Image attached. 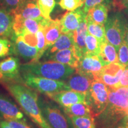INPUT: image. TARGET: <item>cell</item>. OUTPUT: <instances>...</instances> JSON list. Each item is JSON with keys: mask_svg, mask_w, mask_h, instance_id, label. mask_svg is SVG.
I'll return each instance as SVG.
<instances>
[{"mask_svg": "<svg viewBox=\"0 0 128 128\" xmlns=\"http://www.w3.org/2000/svg\"><path fill=\"white\" fill-rule=\"evenodd\" d=\"M4 86L33 122L40 128H52L42 114L39 104V97L34 90L16 82Z\"/></svg>", "mask_w": 128, "mask_h": 128, "instance_id": "cell-1", "label": "cell"}, {"mask_svg": "<svg viewBox=\"0 0 128 128\" xmlns=\"http://www.w3.org/2000/svg\"><path fill=\"white\" fill-rule=\"evenodd\" d=\"M74 48V32L62 33L56 42L50 47L49 54H53L59 50Z\"/></svg>", "mask_w": 128, "mask_h": 128, "instance_id": "cell-24", "label": "cell"}, {"mask_svg": "<svg viewBox=\"0 0 128 128\" xmlns=\"http://www.w3.org/2000/svg\"><path fill=\"white\" fill-rule=\"evenodd\" d=\"M0 117L4 119L25 120L23 113L7 96L0 92Z\"/></svg>", "mask_w": 128, "mask_h": 128, "instance_id": "cell-14", "label": "cell"}, {"mask_svg": "<svg viewBox=\"0 0 128 128\" xmlns=\"http://www.w3.org/2000/svg\"><path fill=\"white\" fill-rule=\"evenodd\" d=\"M113 0H86L83 4L82 8L83 11L87 14L88 11L91 8L99 4H104L108 7L113 2Z\"/></svg>", "mask_w": 128, "mask_h": 128, "instance_id": "cell-35", "label": "cell"}, {"mask_svg": "<svg viewBox=\"0 0 128 128\" xmlns=\"http://www.w3.org/2000/svg\"><path fill=\"white\" fill-rule=\"evenodd\" d=\"M12 82H16L14 80H12L10 78H8L7 76H4L3 74L0 71V83H2V84H8V83H12Z\"/></svg>", "mask_w": 128, "mask_h": 128, "instance_id": "cell-40", "label": "cell"}, {"mask_svg": "<svg viewBox=\"0 0 128 128\" xmlns=\"http://www.w3.org/2000/svg\"><path fill=\"white\" fill-rule=\"evenodd\" d=\"M12 44L6 38H0V58L7 56L12 52Z\"/></svg>", "mask_w": 128, "mask_h": 128, "instance_id": "cell-33", "label": "cell"}, {"mask_svg": "<svg viewBox=\"0 0 128 128\" xmlns=\"http://www.w3.org/2000/svg\"><path fill=\"white\" fill-rule=\"evenodd\" d=\"M39 104L44 118L52 128H73L71 121L55 106L39 99Z\"/></svg>", "mask_w": 128, "mask_h": 128, "instance_id": "cell-6", "label": "cell"}, {"mask_svg": "<svg viewBox=\"0 0 128 128\" xmlns=\"http://www.w3.org/2000/svg\"><path fill=\"white\" fill-rule=\"evenodd\" d=\"M105 66L99 56L87 54L80 59L78 66L76 70L94 80Z\"/></svg>", "mask_w": 128, "mask_h": 128, "instance_id": "cell-7", "label": "cell"}, {"mask_svg": "<svg viewBox=\"0 0 128 128\" xmlns=\"http://www.w3.org/2000/svg\"><path fill=\"white\" fill-rule=\"evenodd\" d=\"M76 71V69L69 65L50 60L21 65L22 72L31 73L37 76L62 81L68 80Z\"/></svg>", "mask_w": 128, "mask_h": 128, "instance_id": "cell-2", "label": "cell"}, {"mask_svg": "<svg viewBox=\"0 0 128 128\" xmlns=\"http://www.w3.org/2000/svg\"><path fill=\"white\" fill-rule=\"evenodd\" d=\"M108 96V87L100 80H92L90 89L86 94V103L90 107L94 118L106 108Z\"/></svg>", "mask_w": 128, "mask_h": 128, "instance_id": "cell-4", "label": "cell"}, {"mask_svg": "<svg viewBox=\"0 0 128 128\" xmlns=\"http://www.w3.org/2000/svg\"><path fill=\"white\" fill-rule=\"evenodd\" d=\"M82 7L72 12H66L60 20L62 33L74 32L77 29L82 19L86 17Z\"/></svg>", "mask_w": 128, "mask_h": 128, "instance_id": "cell-11", "label": "cell"}, {"mask_svg": "<svg viewBox=\"0 0 128 128\" xmlns=\"http://www.w3.org/2000/svg\"><path fill=\"white\" fill-rule=\"evenodd\" d=\"M86 45L87 54L98 56L100 55L101 42L97 38L88 33H87L86 38Z\"/></svg>", "mask_w": 128, "mask_h": 128, "instance_id": "cell-28", "label": "cell"}, {"mask_svg": "<svg viewBox=\"0 0 128 128\" xmlns=\"http://www.w3.org/2000/svg\"><path fill=\"white\" fill-rule=\"evenodd\" d=\"M124 68L125 66L119 62L110 64L106 65L94 79L100 80L109 88L116 89L120 82Z\"/></svg>", "mask_w": 128, "mask_h": 128, "instance_id": "cell-8", "label": "cell"}, {"mask_svg": "<svg viewBox=\"0 0 128 128\" xmlns=\"http://www.w3.org/2000/svg\"><path fill=\"white\" fill-rule=\"evenodd\" d=\"M0 71L14 81L20 77L21 65L18 58L10 56L0 61Z\"/></svg>", "mask_w": 128, "mask_h": 128, "instance_id": "cell-18", "label": "cell"}, {"mask_svg": "<svg viewBox=\"0 0 128 128\" xmlns=\"http://www.w3.org/2000/svg\"><path fill=\"white\" fill-rule=\"evenodd\" d=\"M13 24L14 16L12 12L0 7V38H13Z\"/></svg>", "mask_w": 128, "mask_h": 128, "instance_id": "cell-20", "label": "cell"}, {"mask_svg": "<svg viewBox=\"0 0 128 128\" xmlns=\"http://www.w3.org/2000/svg\"><path fill=\"white\" fill-rule=\"evenodd\" d=\"M106 39L118 49L125 40L128 23L120 12H115L108 17L104 24Z\"/></svg>", "mask_w": 128, "mask_h": 128, "instance_id": "cell-5", "label": "cell"}, {"mask_svg": "<svg viewBox=\"0 0 128 128\" xmlns=\"http://www.w3.org/2000/svg\"><path fill=\"white\" fill-rule=\"evenodd\" d=\"M120 87H128V66H126L124 68L122 74L120 82L116 89Z\"/></svg>", "mask_w": 128, "mask_h": 128, "instance_id": "cell-38", "label": "cell"}, {"mask_svg": "<svg viewBox=\"0 0 128 128\" xmlns=\"http://www.w3.org/2000/svg\"><path fill=\"white\" fill-rule=\"evenodd\" d=\"M118 55L119 63L123 66H128V44L125 40L118 49Z\"/></svg>", "mask_w": 128, "mask_h": 128, "instance_id": "cell-32", "label": "cell"}, {"mask_svg": "<svg viewBox=\"0 0 128 128\" xmlns=\"http://www.w3.org/2000/svg\"><path fill=\"white\" fill-rule=\"evenodd\" d=\"M12 13L13 16H18L23 19L32 18L42 20L44 18L40 10L37 0H26Z\"/></svg>", "mask_w": 128, "mask_h": 128, "instance_id": "cell-13", "label": "cell"}, {"mask_svg": "<svg viewBox=\"0 0 128 128\" xmlns=\"http://www.w3.org/2000/svg\"><path fill=\"white\" fill-rule=\"evenodd\" d=\"M42 28L44 32L48 49L55 44L62 33L60 20L44 18L42 22Z\"/></svg>", "mask_w": 128, "mask_h": 128, "instance_id": "cell-15", "label": "cell"}, {"mask_svg": "<svg viewBox=\"0 0 128 128\" xmlns=\"http://www.w3.org/2000/svg\"><path fill=\"white\" fill-rule=\"evenodd\" d=\"M108 7L104 4H99L91 8L87 12V19L94 23L104 25L108 18Z\"/></svg>", "mask_w": 128, "mask_h": 128, "instance_id": "cell-22", "label": "cell"}, {"mask_svg": "<svg viewBox=\"0 0 128 128\" xmlns=\"http://www.w3.org/2000/svg\"><path fill=\"white\" fill-rule=\"evenodd\" d=\"M0 128H11L6 120L0 117Z\"/></svg>", "mask_w": 128, "mask_h": 128, "instance_id": "cell-41", "label": "cell"}, {"mask_svg": "<svg viewBox=\"0 0 128 128\" xmlns=\"http://www.w3.org/2000/svg\"><path fill=\"white\" fill-rule=\"evenodd\" d=\"M46 96L63 108L78 103H86V94L72 90H62Z\"/></svg>", "mask_w": 128, "mask_h": 128, "instance_id": "cell-10", "label": "cell"}, {"mask_svg": "<svg viewBox=\"0 0 128 128\" xmlns=\"http://www.w3.org/2000/svg\"><path fill=\"white\" fill-rule=\"evenodd\" d=\"M36 35L37 38L36 48L39 52V58L40 60L44 54L45 50L48 49L47 46H46L45 36H44V32L43 31L42 28H41L39 31L37 32Z\"/></svg>", "mask_w": 128, "mask_h": 128, "instance_id": "cell-31", "label": "cell"}, {"mask_svg": "<svg viewBox=\"0 0 128 128\" xmlns=\"http://www.w3.org/2000/svg\"><path fill=\"white\" fill-rule=\"evenodd\" d=\"M87 33V20L86 16L81 21L77 29L74 32V50L79 60L87 54L86 38Z\"/></svg>", "mask_w": 128, "mask_h": 128, "instance_id": "cell-16", "label": "cell"}, {"mask_svg": "<svg viewBox=\"0 0 128 128\" xmlns=\"http://www.w3.org/2000/svg\"><path fill=\"white\" fill-rule=\"evenodd\" d=\"M86 1V0H82V1H83V2H84V1Z\"/></svg>", "mask_w": 128, "mask_h": 128, "instance_id": "cell-45", "label": "cell"}, {"mask_svg": "<svg viewBox=\"0 0 128 128\" xmlns=\"http://www.w3.org/2000/svg\"><path fill=\"white\" fill-rule=\"evenodd\" d=\"M114 128H128V118L124 116L120 120Z\"/></svg>", "mask_w": 128, "mask_h": 128, "instance_id": "cell-39", "label": "cell"}, {"mask_svg": "<svg viewBox=\"0 0 128 128\" xmlns=\"http://www.w3.org/2000/svg\"><path fill=\"white\" fill-rule=\"evenodd\" d=\"M64 112L67 116H92L90 107L86 103H78L67 107H64Z\"/></svg>", "mask_w": 128, "mask_h": 128, "instance_id": "cell-25", "label": "cell"}, {"mask_svg": "<svg viewBox=\"0 0 128 128\" xmlns=\"http://www.w3.org/2000/svg\"><path fill=\"white\" fill-rule=\"evenodd\" d=\"M126 113L108 105L105 110L96 117V128H114Z\"/></svg>", "mask_w": 128, "mask_h": 128, "instance_id": "cell-9", "label": "cell"}, {"mask_svg": "<svg viewBox=\"0 0 128 128\" xmlns=\"http://www.w3.org/2000/svg\"><path fill=\"white\" fill-rule=\"evenodd\" d=\"M105 65L114 62H119L118 50L108 40L101 44L100 54L98 55Z\"/></svg>", "mask_w": 128, "mask_h": 128, "instance_id": "cell-23", "label": "cell"}, {"mask_svg": "<svg viewBox=\"0 0 128 128\" xmlns=\"http://www.w3.org/2000/svg\"><path fill=\"white\" fill-rule=\"evenodd\" d=\"M126 116L128 118V108L127 110H126Z\"/></svg>", "mask_w": 128, "mask_h": 128, "instance_id": "cell-44", "label": "cell"}, {"mask_svg": "<svg viewBox=\"0 0 128 128\" xmlns=\"http://www.w3.org/2000/svg\"><path fill=\"white\" fill-rule=\"evenodd\" d=\"M74 128H96L95 118L92 116H70Z\"/></svg>", "mask_w": 128, "mask_h": 128, "instance_id": "cell-27", "label": "cell"}, {"mask_svg": "<svg viewBox=\"0 0 128 128\" xmlns=\"http://www.w3.org/2000/svg\"><path fill=\"white\" fill-rule=\"evenodd\" d=\"M87 20L88 33L97 38L100 40L101 44L106 41L104 25L94 23L92 21L87 19Z\"/></svg>", "mask_w": 128, "mask_h": 128, "instance_id": "cell-26", "label": "cell"}, {"mask_svg": "<svg viewBox=\"0 0 128 128\" xmlns=\"http://www.w3.org/2000/svg\"><path fill=\"white\" fill-rule=\"evenodd\" d=\"M121 6L128 8V0H120Z\"/></svg>", "mask_w": 128, "mask_h": 128, "instance_id": "cell-42", "label": "cell"}, {"mask_svg": "<svg viewBox=\"0 0 128 128\" xmlns=\"http://www.w3.org/2000/svg\"><path fill=\"white\" fill-rule=\"evenodd\" d=\"M92 80L90 76L76 71L65 82L68 90L87 94L90 89Z\"/></svg>", "mask_w": 128, "mask_h": 128, "instance_id": "cell-12", "label": "cell"}, {"mask_svg": "<svg viewBox=\"0 0 128 128\" xmlns=\"http://www.w3.org/2000/svg\"><path fill=\"white\" fill-rule=\"evenodd\" d=\"M38 5L44 18H51L50 14L55 7V0H37Z\"/></svg>", "mask_w": 128, "mask_h": 128, "instance_id": "cell-29", "label": "cell"}, {"mask_svg": "<svg viewBox=\"0 0 128 128\" xmlns=\"http://www.w3.org/2000/svg\"><path fill=\"white\" fill-rule=\"evenodd\" d=\"M125 41L128 44V28H127V31H126V34L125 37Z\"/></svg>", "mask_w": 128, "mask_h": 128, "instance_id": "cell-43", "label": "cell"}, {"mask_svg": "<svg viewBox=\"0 0 128 128\" xmlns=\"http://www.w3.org/2000/svg\"><path fill=\"white\" fill-rule=\"evenodd\" d=\"M14 52L28 62H36L39 60V52L36 47L28 45L18 36H15Z\"/></svg>", "mask_w": 128, "mask_h": 128, "instance_id": "cell-17", "label": "cell"}, {"mask_svg": "<svg viewBox=\"0 0 128 128\" xmlns=\"http://www.w3.org/2000/svg\"><path fill=\"white\" fill-rule=\"evenodd\" d=\"M84 4L82 0H60L58 5L63 10L72 12L82 7Z\"/></svg>", "mask_w": 128, "mask_h": 128, "instance_id": "cell-30", "label": "cell"}, {"mask_svg": "<svg viewBox=\"0 0 128 128\" xmlns=\"http://www.w3.org/2000/svg\"><path fill=\"white\" fill-rule=\"evenodd\" d=\"M108 104L126 113L128 108V99L118 89L108 87Z\"/></svg>", "mask_w": 128, "mask_h": 128, "instance_id": "cell-21", "label": "cell"}, {"mask_svg": "<svg viewBox=\"0 0 128 128\" xmlns=\"http://www.w3.org/2000/svg\"><path fill=\"white\" fill-rule=\"evenodd\" d=\"M18 37H19L21 39L23 40L26 44H27L31 46H33V47L36 48L37 38L36 34L26 32V33H24V34L20 35V36H18Z\"/></svg>", "mask_w": 128, "mask_h": 128, "instance_id": "cell-36", "label": "cell"}, {"mask_svg": "<svg viewBox=\"0 0 128 128\" xmlns=\"http://www.w3.org/2000/svg\"><path fill=\"white\" fill-rule=\"evenodd\" d=\"M22 81L25 86L46 95L68 90L65 81L42 77L31 73L22 72Z\"/></svg>", "mask_w": 128, "mask_h": 128, "instance_id": "cell-3", "label": "cell"}, {"mask_svg": "<svg viewBox=\"0 0 128 128\" xmlns=\"http://www.w3.org/2000/svg\"><path fill=\"white\" fill-rule=\"evenodd\" d=\"M49 60L65 64L75 69L79 64V59L76 56L74 48L58 51L50 56Z\"/></svg>", "mask_w": 128, "mask_h": 128, "instance_id": "cell-19", "label": "cell"}, {"mask_svg": "<svg viewBox=\"0 0 128 128\" xmlns=\"http://www.w3.org/2000/svg\"><path fill=\"white\" fill-rule=\"evenodd\" d=\"M11 128H30L26 123L25 120L20 119H5Z\"/></svg>", "mask_w": 128, "mask_h": 128, "instance_id": "cell-37", "label": "cell"}, {"mask_svg": "<svg viewBox=\"0 0 128 128\" xmlns=\"http://www.w3.org/2000/svg\"><path fill=\"white\" fill-rule=\"evenodd\" d=\"M26 0H0L2 8L12 12L22 5Z\"/></svg>", "mask_w": 128, "mask_h": 128, "instance_id": "cell-34", "label": "cell"}]
</instances>
